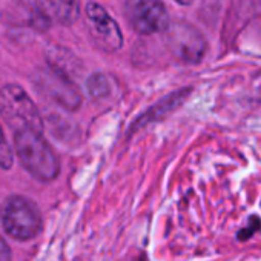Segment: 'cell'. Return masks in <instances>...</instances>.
Wrapping results in <instances>:
<instances>
[{
    "label": "cell",
    "instance_id": "1",
    "mask_svg": "<svg viewBox=\"0 0 261 261\" xmlns=\"http://www.w3.org/2000/svg\"><path fill=\"white\" fill-rule=\"evenodd\" d=\"M14 146L23 168L40 181H53L60 174V162L39 133L19 130L14 137Z\"/></svg>",
    "mask_w": 261,
    "mask_h": 261
},
{
    "label": "cell",
    "instance_id": "2",
    "mask_svg": "<svg viewBox=\"0 0 261 261\" xmlns=\"http://www.w3.org/2000/svg\"><path fill=\"white\" fill-rule=\"evenodd\" d=\"M0 115L16 133H43V120L36 103L19 85H5L0 88Z\"/></svg>",
    "mask_w": 261,
    "mask_h": 261
},
{
    "label": "cell",
    "instance_id": "3",
    "mask_svg": "<svg viewBox=\"0 0 261 261\" xmlns=\"http://www.w3.org/2000/svg\"><path fill=\"white\" fill-rule=\"evenodd\" d=\"M0 221L5 232L19 240L36 238L42 230V215L34 201L22 195L8 197L0 206Z\"/></svg>",
    "mask_w": 261,
    "mask_h": 261
},
{
    "label": "cell",
    "instance_id": "4",
    "mask_svg": "<svg viewBox=\"0 0 261 261\" xmlns=\"http://www.w3.org/2000/svg\"><path fill=\"white\" fill-rule=\"evenodd\" d=\"M124 14L129 25L142 36L163 33L169 27V14L162 0H126Z\"/></svg>",
    "mask_w": 261,
    "mask_h": 261
},
{
    "label": "cell",
    "instance_id": "5",
    "mask_svg": "<svg viewBox=\"0 0 261 261\" xmlns=\"http://www.w3.org/2000/svg\"><path fill=\"white\" fill-rule=\"evenodd\" d=\"M37 86L56 103L68 111H77L82 105V94L71 77L48 68L36 75Z\"/></svg>",
    "mask_w": 261,
    "mask_h": 261
},
{
    "label": "cell",
    "instance_id": "6",
    "mask_svg": "<svg viewBox=\"0 0 261 261\" xmlns=\"http://www.w3.org/2000/svg\"><path fill=\"white\" fill-rule=\"evenodd\" d=\"M86 19L91 34L101 49L106 53H115L123 46V36L117 22L101 5L89 2L86 5Z\"/></svg>",
    "mask_w": 261,
    "mask_h": 261
},
{
    "label": "cell",
    "instance_id": "7",
    "mask_svg": "<svg viewBox=\"0 0 261 261\" xmlns=\"http://www.w3.org/2000/svg\"><path fill=\"white\" fill-rule=\"evenodd\" d=\"M168 45L177 59L186 63H198L206 51L203 36L186 23H175L168 27Z\"/></svg>",
    "mask_w": 261,
    "mask_h": 261
},
{
    "label": "cell",
    "instance_id": "8",
    "mask_svg": "<svg viewBox=\"0 0 261 261\" xmlns=\"http://www.w3.org/2000/svg\"><path fill=\"white\" fill-rule=\"evenodd\" d=\"M191 94V89H180L177 92H172L171 95L162 98L157 105H154L151 109H148L139 120H136L134 123V129H140L152 121H159L162 118H165L168 114H171L172 111H175L185 100L186 97Z\"/></svg>",
    "mask_w": 261,
    "mask_h": 261
},
{
    "label": "cell",
    "instance_id": "9",
    "mask_svg": "<svg viewBox=\"0 0 261 261\" xmlns=\"http://www.w3.org/2000/svg\"><path fill=\"white\" fill-rule=\"evenodd\" d=\"M48 57V63L49 68H53L57 72H62L71 79H74V75L79 74V71L82 69V63L80 60L66 48H51L46 54Z\"/></svg>",
    "mask_w": 261,
    "mask_h": 261
},
{
    "label": "cell",
    "instance_id": "10",
    "mask_svg": "<svg viewBox=\"0 0 261 261\" xmlns=\"http://www.w3.org/2000/svg\"><path fill=\"white\" fill-rule=\"evenodd\" d=\"M42 11L48 19L53 17L60 23L69 25L79 16V4L77 0H45Z\"/></svg>",
    "mask_w": 261,
    "mask_h": 261
},
{
    "label": "cell",
    "instance_id": "11",
    "mask_svg": "<svg viewBox=\"0 0 261 261\" xmlns=\"http://www.w3.org/2000/svg\"><path fill=\"white\" fill-rule=\"evenodd\" d=\"M86 85H88L89 95H91L92 98H95V100L105 98V97H108V95H109V92H111L109 82H108L106 75H105V74H101V72H95V74H92V75L88 79Z\"/></svg>",
    "mask_w": 261,
    "mask_h": 261
},
{
    "label": "cell",
    "instance_id": "12",
    "mask_svg": "<svg viewBox=\"0 0 261 261\" xmlns=\"http://www.w3.org/2000/svg\"><path fill=\"white\" fill-rule=\"evenodd\" d=\"M261 230V218L258 215H250L247 223L237 232L235 238L240 241V243H246L249 241L255 233H258Z\"/></svg>",
    "mask_w": 261,
    "mask_h": 261
},
{
    "label": "cell",
    "instance_id": "13",
    "mask_svg": "<svg viewBox=\"0 0 261 261\" xmlns=\"http://www.w3.org/2000/svg\"><path fill=\"white\" fill-rule=\"evenodd\" d=\"M11 166H13V152H11V148L4 136L2 126H0V168L10 169Z\"/></svg>",
    "mask_w": 261,
    "mask_h": 261
},
{
    "label": "cell",
    "instance_id": "14",
    "mask_svg": "<svg viewBox=\"0 0 261 261\" xmlns=\"http://www.w3.org/2000/svg\"><path fill=\"white\" fill-rule=\"evenodd\" d=\"M0 261H11V249L0 235Z\"/></svg>",
    "mask_w": 261,
    "mask_h": 261
},
{
    "label": "cell",
    "instance_id": "15",
    "mask_svg": "<svg viewBox=\"0 0 261 261\" xmlns=\"http://www.w3.org/2000/svg\"><path fill=\"white\" fill-rule=\"evenodd\" d=\"M175 2L180 4V5H191L192 0H175Z\"/></svg>",
    "mask_w": 261,
    "mask_h": 261
}]
</instances>
